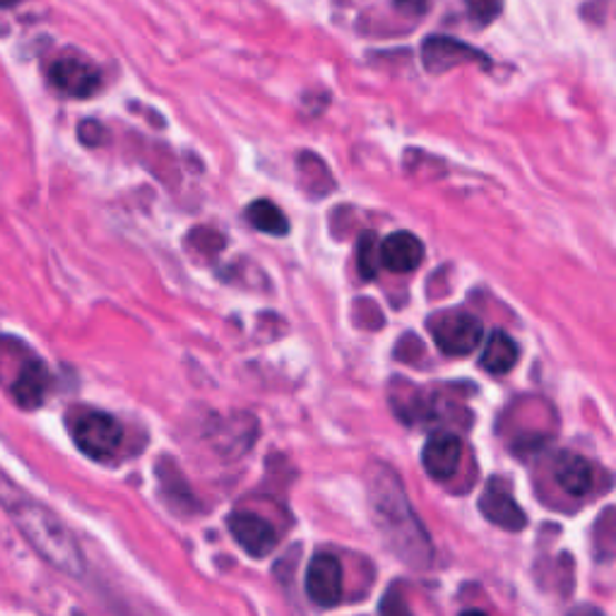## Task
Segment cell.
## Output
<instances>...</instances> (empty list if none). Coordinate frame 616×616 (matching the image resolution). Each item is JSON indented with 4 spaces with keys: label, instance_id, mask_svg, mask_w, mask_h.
I'll return each instance as SVG.
<instances>
[{
    "label": "cell",
    "instance_id": "cell-1",
    "mask_svg": "<svg viewBox=\"0 0 616 616\" xmlns=\"http://www.w3.org/2000/svg\"><path fill=\"white\" fill-rule=\"evenodd\" d=\"M368 506L383 542L400 562L417 570L432 566V539L414 513L403 482L388 465H374L368 472Z\"/></svg>",
    "mask_w": 616,
    "mask_h": 616
},
{
    "label": "cell",
    "instance_id": "cell-2",
    "mask_svg": "<svg viewBox=\"0 0 616 616\" xmlns=\"http://www.w3.org/2000/svg\"><path fill=\"white\" fill-rule=\"evenodd\" d=\"M0 506L47 564L70 578L84 576L88 564L70 527L41 501L27 496L3 472H0Z\"/></svg>",
    "mask_w": 616,
    "mask_h": 616
},
{
    "label": "cell",
    "instance_id": "cell-3",
    "mask_svg": "<svg viewBox=\"0 0 616 616\" xmlns=\"http://www.w3.org/2000/svg\"><path fill=\"white\" fill-rule=\"evenodd\" d=\"M0 383L24 410H34L49 393V368L16 337H0Z\"/></svg>",
    "mask_w": 616,
    "mask_h": 616
},
{
    "label": "cell",
    "instance_id": "cell-4",
    "mask_svg": "<svg viewBox=\"0 0 616 616\" xmlns=\"http://www.w3.org/2000/svg\"><path fill=\"white\" fill-rule=\"evenodd\" d=\"M73 441L75 446L92 457V461L107 463L117 457L123 446L125 432L117 417L107 412H84L73 422Z\"/></svg>",
    "mask_w": 616,
    "mask_h": 616
},
{
    "label": "cell",
    "instance_id": "cell-5",
    "mask_svg": "<svg viewBox=\"0 0 616 616\" xmlns=\"http://www.w3.org/2000/svg\"><path fill=\"white\" fill-rule=\"evenodd\" d=\"M428 331H432L436 347L446 356H467L479 347L484 325L472 313L455 309L434 316L428 323Z\"/></svg>",
    "mask_w": 616,
    "mask_h": 616
},
{
    "label": "cell",
    "instance_id": "cell-6",
    "mask_svg": "<svg viewBox=\"0 0 616 616\" xmlns=\"http://www.w3.org/2000/svg\"><path fill=\"white\" fill-rule=\"evenodd\" d=\"M49 82L65 97L88 99L102 88V73L82 55H61L49 65Z\"/></svg>",
    "mask_w": 616,
    "mask_h": 616
},
{
    "label": "cell",
    "instance_id": "cell-7",
    "mask_svg": "<svg viewBox=\"0 0 616 616\" xmlns=\"http://www.w3.org/2000/svg\"><path fill=\"white\" fill-rule=\"evenodd\" d=\"M422 63L434 75L448 73V70L465 63H477L484 68L492 65L489 55L453 37H428L422 44Z\"/></svg>",
    "mask_w": 616,
    "mask_h": 616
},
{
    "label": "cell",
    "instance_id": "cell-8",
    "mask_svg": "<svg viewBox=\"0 0 616 616\" xmlns=\"http://www.w3.org/2000/svg\"><path fill=\"white\" fill-rule=\"evenodd\" d=\"M345 593L342 564L335 554L319 552L306 568V595L316 607H335Z\"/></svg>",
    "mask_w": 616,
    "mask_h": 616
},
{
    "label": "cell",
    "instance_id": "cell-9",
    "mask_svg": "<svg viewBox=\"0 0 616 616\" xmlns=\"http://www.w3.org/2000/svg\"><path fill=\"white\" fill-rule=\"evenodd\" d=\"M226 527L234 535L239 547L253 558H265L277 544V533L272 523L251 511H234L226 518Z\"/></svg>",
    "mask_w": 616,
    "mask_h": 616
},
{
    "label": "cell",
    "instance_id": "cell-10",
    "mask_svg": "<svg viewBox=\"0 0 616 616\" xmlns=\"http://www.w3.org/2000/svg\"><path fill=\"white\" fill-rule=\"evenodd\" d=\"M479 511L486 521L494 523L501 529H508V533H518V529L527 525L525 511L515 504V498L504 479L494 477L489 484H486L479 501Z\"/></svg>",
    "mask_w": 616,
    "mask_h": 616
},
{
    "label": "cell",
    "instance_id": "cell-11",
    "mask_svg": "<svg viewBox=\"0 0 616 616\" xmlns=\"http://www.w3.org/2000/svg\"><path fill=\"white\" fill-rule=\"evenodd\" d=\"M463 461V441L451 432L428 436L422 451V465L426 475L436 482H448Z\"/></svg>",
    "mask_w": 616,
    "mask_h": 616
},
{
    "label": "cell",
    "instance_id": "cell-12",
    "mask_svg": "<svg viewBox=\"0 0 616 616\" xmlns=\"http://www.w3.org/2000/svg\"><path fill=\"white\" fill-rule=\"evenodd\" d=\"M554 482L570 498H583L593 492L595 469L578 453H558L554 461Z\"/></svg>",
    "mask_w": 616,
    "mask_h": 616
},
{
    "label": "cell",
    "instance_id": "cell-13",
    "mask_svg": "<svg viewBox=\"0 0 616 616\" xmlns=\"http://www.w3.org/2000/svg\"><path fill=\"white\" fill-rule=\"evenodd\" d=\"M381 265L385 270L403 275V272L417 270L424 261V246L422 241L410 232H395L381 241Z\"/></svg>",
    "mask_w": 616,
    "mask_h": 616
},
{
    "label": "cell",
    "instance_id": "cell-14",
    "mask_svg": "<svg viewBox=\"0 0 616 616\" xmlns=\"http://www.w3.org/2000/svg\"><path fill=\"white\" fill-rule=\"evenodd\" d=\"M518 356L521 350L515 345V340L504 331H494L482 352V368L492 376L508 374V371L518 364Z\"/></svg>",
    "mask_w": 616,
    "mask_h": 616
},
{
    "label": "cell",
    "instance_id": "cell-15",
    "mask_svg": "<svg viewBox=\"0 0 616 616\" xmlns=\"http://www.w3.org/2000/svg\"><path fill=\"white\" fill-rule=\"evenodd\" d=\"M246 220L263 234L284 236L290 232V220H286L282 210L275 203H270V200H255V203H251L246 210Z\"/></svg>",
    "mask_w": 616,
    "mask_h": 616
},
{
    "label": "cell",
    "instance_id": "cell-16",
    "mask_svg": "<svg viewBox=\"0 0 616 616\" xmlns=\"http://www.w3.org/2000/svg\"><path fill=\"white\" fill-rule=\"evenodd\" d=\"M378 239L374 232H364L360 236V246H356V265L364 280H376L378 267H381V251H378Z\"/></svg>",
    "mask_w": 616,
    "mask_h": 616
},
{
    "label": "cell",
    "instance_id": "cell-17",
    "mask_svg": "<svg viewBox=\"0 0 616 616\" xmlns=\"http://www.w3.org/2000/svg\"><path fill=\"white\" fill-rule=\"evenodd\" d=\"M467 18L475 27H489L504 10V0H465Z\"/></svg>",
    "mask_w": 616,
    "mask_h": 616
},
{
    "label": "cell",
    "instance_id": "cell-18",
    "mask_svg": "<svg viewBox=\"0 0 616 616\" xmlns=\"http://www.w3.org/2000/svg\"><path fill=\"white\" fill-rule=\"evenodd\" d=\"M80 140L84 142V145H102V142L107 140V131H104V125L102 123H97V121H82L80 123Z\"/></svg>",
    "mask_w": 616,
    "mask_h": 616
},
{
    "label": "cell",
    "instance_id": "cell-19",
    "mask_svg": "<svg viewBox=\"0 0 616 616\" xmlns=\"http://www.w3.org/2000/svg\"><path fill=\"white\" fill-rule=\"evenodd\" d=\"M393 3H395L397 10L410 12V16H414V18L424 16L426 8H428V0H393Z\"/></svg>",
    "mask_w": 616,
    "mask_h": 616
},
{
    "label": "cell",
    "instance_id": "cell-20",
    "mask_svg": "<svg viewBox=\"0 0 616 616\" xmlns=\"http://www.w3.org/2000/svg\"><path fill=\"white\" fill-rule=\"evenodd\" d=\"M20 0H0V8H12V6H18Z\"/></svg>",
    "mask_w": 616,
    "mask_h": 616
}]
</instances>
